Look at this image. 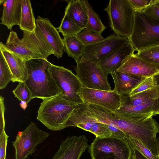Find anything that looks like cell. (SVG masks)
Here are the masks:
<instances>
[{"instance_id":"2e32d148","label":"cell","mask_w":159,"mask_h":159,"mask_svg":"<svg viewBox=\"0 0 159 159\" xmlns=\"http://www.w3.org/2000/svg\"><path fill=\"white\" fill-rule=\"evenodd\" d=\"M117 71L143 77L152 76L159 71V68L138 57L131 56Z\"/></svg>"},{"instance_id":"d6a6232c","label":"cell","mask_w":159,"mask_h":159,"mask_svg":"<svg viewBox=\"0 0 159 159\" xmlns=\"http://www.w3.org/2000/svg\"><path fill=\"white\" fill-rule=\"evenodd\" d=\"M142 11L159 20V0H153L152 2Z\"/></svg>"},{"instance_id":"9c48e42d","label":"cell","mask_w":159,"mask_h":159,"mask_svg":"<svg viewBox=\"0 0 159 159\" xmlns=\"http://www.w3.org/2000/svg\"><path fill=\"white\" fill-rule=\"evenodd\" d=\"M76 62V66L75 69L76 75L83 86L97 90H111L108 80V74L97 64L82 57Z\"/></svg>"},{"instance_id":"d590c367","label":"cell","mask_w":159,"mask_h":159,"mask_svg":"<svg viewBox=\"0 0 159 159\" xmlns=\"http://www.w3.org/2000/svg\"><path fill=\"white\" fill-rule=\"evenodd\" d=\"M135 159H147L139 151L135 148H131Z\"/></svg>"},{"instance_id":"d6986e66","label":"cell","mask_w":159,"mask_h":159,"mask_svg":"<svg viewBox=\"0 0 159 159\" xmlns=\"http://www.w3.org/2000/svg\"><path fill=\"white\" fill-rule=\"evenodd\" d=\"M114 83L115 92L120 95L129 94L145 78L116 70L110 74Z\"/></svg>"},{"instance_id":"ba28073f","label":"cell","mask_w":159,"mask_h":159,"mask_svg":"<svg viewBox=\"0 0 159 159\" xmlns=\"http://www.w3.org/2000/svg\"><path fill=\"white\" fill-rule=\"evenodd\" d=\"M49 70L55 81L60 94L74 103H84L79 94L83 85L76 75L62 66L52 63Z\"/></svg>"},{"instance_id":"7c38bea8","label":"cell","mask_w":159,"mask_h":159,"mask_svg":"<svg viewBox=\"0 0 159 159\" xmlns=\"http://www.w3.org/2000/svg\"><path fill=\"white\" fill-rule=\"evenodd\" d=\"M79 94L84 103L98 106L113 112L117 110L121 104L122 95L114 90H99L83 86Z\"/></svg>"},{"instance_id":"f546056e","label":"cell","mask_w":159,"mask_h":159,"mask_svg":"<svg viewBox=\"0 0 159 159\" xmlns=\"http://www.w3.org/2000/svg\"><path fill=\"white\" fill-rule=\"evenodd\" d=\"M158 88L157 82L154 75L145 78L128 94L132 96L138 93L152 89Z\"/></svg>"},{"instance_id":"484cf974","label":"cell","mask_w":159,"mask_h":159,"mask_svg":"<svg viewBox=\"0 0 159 159\" xmlns=\"http://www.w3.org/2000/svg\"><path fill=\"white\" fill-rule=\"evenodd\" d=\"M57 29L58 32L61 33L64 37L76 36L83 30L69 16L65 14Z\"/></svg>"},{"instance_id":"e575fe53","label":"cell","mask_w":159,"mask_h":159,"mask_svg":"<svg viewBox=\"0 0 159 159\" xmlns=\"http://www.w3.org/2000/svg\"><path fill=\"white\" fill-rule=\"evenodd\" d=\"M135 11H141L148 6L153 0H128Z\"/></svg>"},{"instance_id":"60d3db41","label":"cell","mask_w":159,"mask_h":159,"mask_svg":"<svg viewBox=\"0 0 159 159\" xmlns=\"http://www.w3.org/2000/svg\"><path fill=\"white\" fill-rule=\"evenodd\" d=\"M159 74V71L156 74Z\"/></svg>"},{"instance_id":"4fadbf2b","label":"cell","mask_w":159,"mask_h":159,"mask_svg":"<svg viewBox=\"0 0 159 159\" xmlns=\"http://www.w3.org/2000/svg\"><path fill=\"white\" fill-rule=\"evenodd\" d=\"M89 146L84 135L68 136L61 143L52 159H79Z\"/></svg>"},{"instance_id":"277c9868","label":"cell","mask_w":159,"mask_h":159,"mask_svg":"<svg viewBox=\"0 0 159 159\" xmlns=\"http://www.w3.org/2000/svg\"><path fill=\"white\" fill-rule=\"evenodd\" d=\"M78 105L60 94L44 99L38 111L37 119L48 129L60 130L64 129L66 122Z\"/></svg>"},{"instance_id":"6da1fadb","label":"cell","mask_w":159,"mask_h":159,"mask_svg":"<svg viewBox=\"0 0 159 159\" xmlns=\"http://www.w3.org/2000/svg\"><path fill=\"white\" fill-rule=\"evenodd\" d=\"M107 117L127 137L134 138L143 144L158 157L156 146L159 125L151 115L117 116L102 108Z\"/></svg>"},{"instance_id":"4dcf8cb0","label":"cell","mask_w":159,"mask_h":159,"mask_svg":"<svg viewBox=\"0 0 159 159\" xmlns=\"http://www.w3.org/2000/svg\"><path fill=\"white\" fill-rule=\"evenodd\" d=\"M12 92L19 101L26 104L34 98L30 91L24 82H19Z\"/></svg>"},{"instance_id":"8fae6325","label":"cell","mask_w":159,"mask_h":159,"mask_svg":"<svg viewBox=\"0 0 159 159\" xmlns=\"http://www.w3.org/2000/svg\"><path fill=\"white\" fill-rule=\"evenodd\" d=\"M128 42L127 38L119 36L115 34H110L101 41L84 45L81 57L90 62L97 64L108 55Z\"/></svg>"},{"instance_id":"e0dca14e","label":"cell","mask_w":159,"mask_h":159,"mask_svg":"<svg viewBox=\"0 0 159 159\" xmlns=\"http://www.w3.org/2000/svg\"><path fill=\"white\" fill-rule=\"evenodd\" d=\"M1 52L9 66L12 75V81L25 82L28 78L25 61L7 48L2 42L0 43Z\"/></svg>"},{"instance_id":"30bf717a","label":"cell","mask_w":159,"mask_h":159,"mask_svg":"<svg viewBox=\"0 0 159 159\" xmlns=\"http://www.w3.org/2000/svg\"><path fill=\"white\" fill-rule=\"evenodd\" d=\"M49 134L37 127L31 122L24 130L19 131L12 142L15 150V159H26L32 155L39 144L44 141Z\"/></svg>"},{"instance_id":"603a6c76","label":"cell","mask_w":159,"mask_h":159,"mask_svg":"<svg viewBox=\"0 0 159 159\" xmlns=\"http://www.w3.org/2000/svg\"><path fill=\"white\" fill-rule=\"evenodd\" d=\"M20 28L21 30L34 32L36 27V20L33 14L30 1L22 0Z\"/></svg>"},{"instance_id":"1f68e13d","label":"cell","mask_w":159,"mask_h":159,"mask_svg":"<svg viewBox=\"0 0 159 159\" xmlns=\"http://www.w3.org/2000/svg\"><path fill=\"white\" fill-rule=\"evenodd\" d=\"M129 143L131 148H135L139 151L147 159H158L147 148L136 139L127 137Z\"/></svg>"},{"instance_id":"ac0fdd59","label":"cell","mask_w":159,"mask_h":159,"mask_svg":"<svg viewBox=\"0 0 159 159\" xmlns=\"http://www.w3.org/2000/svg\"><path fill=\"white\" fill-rule=\"evenodd\" d=\"M0 4L3 6L1 24L6 26L10 30L15 25L19 26L22 0H0Z\"/></svg>"},{"instance_id":"5b68a950","label":"cell","mask_w":159,"mask_h":159,"mask_svg":"<svg viewBox=\"0 0 159 159\" xmlns=\"http://www.w3.org/2000/svg\"><path fill=\"white\" fill-rule=\"evenodd\" d=\"M128 39L137 52L159 46V20L142 11H135L132 31Z\"/></svg>"},{"instance_id":"9a60e30c","label":"cell","mask_w":159,"mask_h":159,"mask_svg":"<svg viewBox=\"0 0 159 159\" xmlns=\"http://www.w3.org/2000/svg\"><path fill=\"white\" fill-rule=\"evenodd\" d=\"M135 50L129 41L126 44L114 51L100 61L97 64L108 74L117 70Z\"/></svg>"},{"instance_id":"7a4b0ae2","label":"cell","mask_w":159,"mask_h":159,"mask_svg":"<svg viewBox=\"0 0 159 159\" xmlns=\"http://www.w3.org/2000/svg\"><path fill=\"white\" fill-rule=\"evenodd\" d=\"M23 38L20 39L16 32H10L6 46L25 61L47 59L49 55H53L52 48L37 26L34 32L23 31Z\"/></svg>"},{"instance_id":"74e56055","label":"cell","mask_w":159,"mask_h":159,"mask_svg":"<svg viewBox=\"0 0 159 159\" xmlns=\"http://www.w3.org/2000/svg\"><path fill=\"white\" fill-rule=\"evenodd\" d=\"M156 146L158 158L159 159V135L157 138L156 139Z\"/></svg>"},{"instance_id":"ab89813d","label":"cell","mask_w":159,"mask_h":159,"mask_svg":"<svg viewBox=\"0 0 159 159\" xmlns=\"http://www.w3.org/2000/svg\"><path fill=\"white\" fill-rule=\"evenodd\" d=\"M157 114H159V108L156 112L155 113L154 115H156Z\"/></svg>"},{"instance_id":"d4e9b609","label":"cell","mask_w":159,"mask_h":159,"mask_svg":"<svg viewBox=\"0 0 159 159\" xmlns=\"http://www.w3.org/2000/svg\"><path fill=\"white\" fill-rule=\"evenodd\" d=\"M63 42L65 52L69 57H72L76 61L81 57L84 49V45L79 40L76 36L64 37Z\"/></svg>"},{"instance_id":"8992f818","label":"cell","mask_w":159,"mask_h":159,"mask_svg":"<svg viewBox=\"0 0 159 159\" xmlns=\"http://www.w3.org/2000/svg\"><path fill=\"white\" fill-rule=\"evenodd\" d=\"M104 10L114 34L128 39L132 33L135 11L129 0H110Z\"/></svg>"},{"instance_id":"8d00e7d4","label":"cell","mask_w":159,"mask_h":159,"mask_svg":"<svg viewBox=\"0 0 159 159\" xmlns=\"http://www.w3.org/2000/svg\"><path fill=\"white\" fill-rule=\"evenodd\" d=\"M154 76L156 79L157 81V83L158 85V95L157 98V110L159 108V74H156L154 75Z\"/></svg>"},{"instance_id":"5bb4252c","label":"cell","mask_w":159,"mask_h":159,"mask_svg":"<svg viewBox=\"0 0 159 159\" xmlns=\"http://www.w3.org/2000/svg\"><path fill=\"white\" fill-rule=\"evenodd\" d=\"M36 26L39 29L52 48L53 55L58 58L62 57L65 52L63 39L48 18L39 16L36 20Z\"/></svg>"},{"instance_id":"ffe728a7","label":"cell","mask_w":159,"mask_h":159,"mask_svg":"<svg viewBox=\"0 0 159 159\" xmlns=\"http://www.w3.org/2000/svg\"><path fill=\"white\" fill-rule=\"evenodd\" d=\"M157 110V99L145 103L133 106L121 105L113 113L117 116H153Z\"/></svg>"},{"instance_id":"3957f363","label":"cell","mask_w":159,"mask_h":159,"mask_svg":"<svg viewBox=\"0 0 159 159\" xmlns=\"http://www.w3.org/2000/svg\"><path fill=\"white\" fill-rule=\"evenodd\" d=\"M51 63L44 59L25 61L28 78L24 82L34 98L43 100L60 94L55 81L49 70Z\"/></svg>"},{"instance_id":"52a82bcc","label":"cell","mask_w":159,"mask_h":159,"mask_svg":"<svg viewBox=\"0 0 159 159\" xmlns=\"http://www.w3.org/2000/svg\"><path fill=\"white\" fill-rule=\"evenodd\" d=\"M89 148L92 159H129L132 153L127 138L96 137Z\"/></svg>"},{"instance_id":"f35d334b","label":"cell","mask_w":159,"mask_h":159,"mask_svg":"<svg viewBox=\"0 0 159 159\" xmlns=\"http://www.w3.org/2000/svg\"><path fill=\"white\" fill-rule=\"evenodd\" d=\"M129 159H135L133 152L131 156Z\"/></svg>"},{"instance_id":"cb8c5ba5","label":"cell","mask_w":159,"mask_h":159,"mask_svg":"<svg viewBox=\"0 0 159 159\" xmlns=\"http://www.w3.org/2000/svg\"><path fill=\"white\" fill-rule=\"evenodd\" d=\"M81 1L88 17V23L86 28L93 32L101 35L106 29V27L102 23L100 16L94 11L88 1Z\"/></svg>"},{"instance_id":"83f0119b","label":"cell","mask_w":159,"mask_h":159,"mask_svg":"<svg viewBox=\"0 0 159 159\" xmlns=\"http://www.w3.org/2000/svg\"><path fill=\"white\" fill-rule=\"evenodd\" d=\"M12 79L11 70L2 53L0 51V89L5 88Z\"/></svg>"},{"instance_id":"836d02e7","label":"cell","mask_w":159,"mask_h":159,"mask_svg":"<svg viewBox=\"0 0 159 159\" xmlns=\"http://www.w3.org/2000/svg\"><path fill=\"white\" fill-rule=\"evenodd\" d=\"M8 138L5 129L0 130V159H6Z\"/></svg>"},{"instance_id":"7402d4cb","label":"cell","mask_w":159,"mask_h":159,"mask_svg":"<svg viewBox=\"0 0 159 159\" xmlns=\"http://www.w3.org/2000/svg\"><path fill=\"white\" fill-rule=\"evenodd\" d=\"M158 88L148 89L132 96L122 95L121 105L133 106L140 105L157 99Z\"/></svg>"},{"instance_id":"f1b7e54d","label":"cell","mask_w":159,"mask_h":159,"mask_svg":"<svg viewBox=\"0 0 159 159\" xmlns=\"http://www.w3.org/2000/svg\"><path fill=\"white\" fill-rule=\"evenodd\" d=\"M76 37L84 45L94 44L105 39L101 35L93 32L86 28L83 29Z\"/></svg>"},{"instance_id":"44dd1931","label":"cell","mask_w":159,"mask_h":159,"mask_svg":"<svg viewBox=\"0 0 159 159\" xmlns=\"http://www.w3.org/2000/svg\"><path fill=\"white\" fill-rule=\"evenodd\" d=\"M65 14L69 16L81 29L86 28L88 17L81 0L68 1Z\"/></svg>"},{"instance_id":"4316f807","label":"cell","mask_w":159,"mask_h":159,"mask_svg":"<svg viewBox=\"0 0 159 159\" xmlns=\"http://www.w3.org/2000/svg\"><path fill=\"white\" fill-rule=\"evenodd\" d=\"M134 54L159 68V46L138 51Z\"/></svg>"}]
</instances>
